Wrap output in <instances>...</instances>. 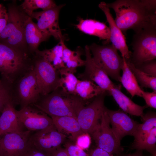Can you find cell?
I'll return each instance as SVG.
<instances>
[{"mask_svg":"<svg viewBox=\"0 0 156 156\" xmlns=\"http://www.w3.org/2000/svg\"><path fill=\"white\" fill-rule=\"evenodd\" d=\"M106 4L114 11V21L123 34L130 29L136 33L156 27V0H117Z\"/></svg>","mask_w":156,"mask_h":156,"instance_id":"6da1fadb","label":"cell"},{"mask_svg":"<svg viewBox=\"0 0 156 156\" xmlns=\"http://www.w3.org/2000/svg\"><path fill=\"white\" fill-rule=\"evenodd\" d=\"M34 54L0 43V73L3 81L12 86L34 69Z\"/></svg>","mask_w":156,"mask_h":156,"instance_id":"7a4b0ae2","label":"cell"},{"mask_svg":"<svg viewBox=\"0 0 156 156\" xmlns=\"http://www.w3.org/2000/svg\"><path fill=\"white\" fill-rule=\"evenodd\" d=\"M86 102L59 88L47 95L41 96L38 101L32 105L50 117L68 116L76 118L77 109Z\"/></svg>","mask_w":156,"mask_h":156,"instance_id":"3957f363","label":"cell"},{"mask_svg":"<svg viewBox=\"0 0 156 156\" xmlns=\"http://www.w3.org/2000/svg\"><path fill=\"white\" fill-rule=\"evenodd\" d=\"M7 10L8 18L0 36V43L30 52L25 38V24L29 16L15 1L8 5Z\"/></svg>","mask_w":156,"mask_h":156,"instance_id":"277c9868","label":"cell"},{"mask_svg":"<svg viewBox=\"0 0 156 156\" xmlns=\"http://www.w3.org/2000/svg\"><path fill=\"white\" fill-rule=\"evenodd\" d=\"M88 46L96 63L109 76L120 82L123 59L119 55L115 47L109 43L101 45L94 43Z\"/></svg>","mask_w":156,"mask_h":156,"instance_id":"5b68a950","label":"cell"},{"mask_svg":"<svg viewBox=\"0 0 156 156\" xmlns=\"http://www.w3.org/2000/svg\"><path fill=\"white\" fill-rule=\"evenodd\" d=\"M131 45L133 51L130 61L135 66L156 58V27L135 33Z\"/></svg>","mask_w":156,"mask_h":156,"instance_id":"8992f818","label":"cell"},{"mask_svg":"<svg viewBox=\"0 0 156 156\" xmlns=\"http://www.w3.org/2000/svg\"><path fill=\"white\" fill-rule=\"evenodd\" d=\"M40 96L34 69L12 85V101L20 105L21 109L36 103Z\"/></svg>","mask_w":156,"mask_h":156,"instance_id":"52a82bcc","label":"cell"},{"mask_svg":"<svg viewBox=\"0 0 156 156\" xmlns=\"http://www.w3.org/2000/svg\"><path fill=\"white\" fill-rule=\"evenodd\" d=\"M34 70L41 96L47 95L60 88L58 70L46 60L36 53L34 57Z\"/></svg>","mask_w":156,"mask_h":156,"instance_id":"ba28073f","label":"cell"},{"mask_svg":"<svg viewBox=\"0 0 156 156\" xmlns=\"http://www.w3.org/2000/svg\"><path fill=\"white\" fill-rule=\"evenodd\" d=\"M105 92L96 96L87 105H81L77 109L76 118L84 133L90 135L96 128L100 122L102 112L105 107Z\"/></svg>","mask_w":156,"mask_h":156,"instance_id":"9c48e42d","label":"cell"},{"mask_svg":"<svg viewBox=\"0 0 156 156\" xmlns=\"http://www.w3.org/2000/svg\"><path fill=\"white\" fill-rule=\"evenodd\" d=\"M91 135L97 147L109 154L118 155L122 151L120 142L117 139L110 126L105 107L102 112L99 123Z\"/></svg>","mask_w":156,"mask_h":156,"instance_id":"30bf717a","label":"cell"},{"mask_svg":"<svg viewBox=\"0 0 156 156\" xmlns=\"http://www.w3.org/2000/svg\"><path fill=\"white\" fill-rule=\"evenodd\" d=\"M64 4L56 5L49 9L40 12H34L30 16L37 21V25L39 29L49 38L53 36L60 40L64 39L59 24V16Z\"/></svg>","mask_w":156,"mask_h":156,"instance_id":"8fae6325","label":"cell"},{"mask_svg":"<svg viewBox=\"0 0 156 156\" xmlns=\"http://www.w3.org/2000/svg\"><path fill=\"white\" fill-rule=\"evenodd\" d=\"M66 138L65 135L57 131L54 125L31 134L29 141L37 149L49 155L61 146Z\"/></svg>","mask_w":156,"mask_h":156,"instance_id":"7c38bea8","label":"cell"},{"mask_svg":"<svg viewBox=\"0 0 156 156\" xmlns=\"http://www.w3.org/2000/svg\"><path fill=\"white\" fill-rule=\"evenodd\" d=\"M85 70L83 73L78 74V78L81 80L93 81L104 91L108 93L112 89L117 86L111 81L106 73L94 62L88 45L85 47Z\"/></svg>","mask_w":156,"mask_h":156,"instance_id":"4fadbf2b","label":"cell"},{"mask_svg":"<svg viewBox=\"0 0 156 156\" xmlns=\"http://www.w3.org/2000/svg\"><path fill=\"white\" fill-rule=\"evenodd\" d=\"M31 131L10 133L0 139V156H23L29 145Z\"/></svg>","mask_w":156,"mask_h":156,"instance_id":"5bb4252c","label":"cell"},{"mask_svg":"<svg viewBox=\"0 0 156 156\" xmlns=\"http://www.w3.org/2000/svg\"><path fill=\"white\" fill-rule=\"evenodd\" d=\"M16 111L18 119L28 130L39 131L54 125L50 116L33 105Z\"/></svg>","mask_w":156,"mask_h":156,"instance_id":"9a60e30c","label":"cell"},{"mask_svg":"<svg viewBox=\"0 0 156 156\" xmlns=\"http://www.w3.org/2000/svg\"><path fill=\"white\" fill-rule=\"evenodd\" d=\"M112 129L117 139L127 135L133 136L140 123L134 120L122 111L112 110L106 107Z\"/></svg>","mask_w":156,"mask_h":156,"instance_id":"2e32d148","label":"cell"},{"mask_svg":"<svg viewBox=\"0 0 156 156\" xmlns=\"http://www.w3.org/2000/svg\"><path fill=\"white\" fill-rule=\"evenodd\" d=\"M98 6L104 12L109 23L110 31V42L120 52L122 57L126 60H129L132 53L128 49L125 35L114 21L109 8L107 6L106 3L103 1L101 2Z\"/></svg>","mask_w":156,"mask_h":156,"instance_id":"e0dca14e","label":"cell"},{"mask_svg":"<svg viewBox=\"0 0 156 156\" xmlns=\"http://www.w3.org/2000/svg\"><path fill=\"white\" fill-rule=\"evenodd\" d=\"M11 100L4 106L0 116V135L19 133L24 131V126L18 119Z\"/></svg>","mask_w":156,"mask_h":156,"instance_id":"ac0fdd59","label":"cell"},{"mask_svg":"<svg viewBox=\"0 0 156 156\" xmlns=\"http://www.w3.org/2000/svg\"><path fill=\"white\" fill-rule=\"evenodd\" d=\"M79 23L75 26L80 31L90 35L96 36L103 40V44L109 43L110 29L105 24L92 19H84L79 18Z\"/></svg>","mask_w":156,"mask_h":156,"instance_id":"d6986e66","label":"cell"},{"mask_svg":"<svg viewBox=\"0 0 156 156\" xmlns=\"http://www.w3.org/2000/svg\"><path fill=\"white\" fill-rule=\"evenodd\" d=\"M57 131L75 142L77 137L84 133L76 118L68 116H51Z\"/></svg>","mask_w":156,"mask_h":156,"instance_id":"ffe728a7","label":"cell"},{"mask_svg":"<svg viewBox=\"0 0 156 156\" xmlns=\"http://www.w3.org/2000/svg\"><path fill=\"white\" fill-rule=\"evenodd\" d=\"M120 88L117 86L112 89L108 93L112 96L123 111L131 115L142 117L146 106H141L134 103L121 91Z\"/></svg>","mask_w":156,"mask_h":156,"instance_id":"44dd1931","label":"cell"},{"mask_svg":"<svg viewBox=\"0 0 156 156\" xmlns=\"http://www.w3.org/2000/svg\"><path fill=\"white\" fill-rule=\"evenodd\" d=\"M29 17L25 26V38L29 51L32 54L38 50V47L42 42L49 38L39 29L37 24Z\"/></svg>","mask_w":156,"mask_h":156,"instance_id":"7402d4cb","label":"cell"},{"mask_svg":"<svg viewBox=\"0 0 156 156\" xmlns=\"http://www.w3.org/2000/svg\"><path fill=\"white\" fill-rule=\"evenodd\" d=\"M122 58L123 61L121 69L122 74L120 77V82L132 97L135 96L142 97L141 92L142 90L139 86L125 59Z\"/></svg>","mask_w":156,"mask_h":156,"instance_id":"603a6c76","label":"cell"},{"mask_svg":"<svg viewBox=\"0 0 156 156\" xmlns=\"http://www.w3.org/2000/svg\"><path fill=\"white\" fill-rule=\"evenodd\" d=\"M61 40L54 47L49 49L40 51L38 50L35 53L43 57L49 62L56 70L66 67L62 60L63 43Z\"/></svg>","mask_w":156,"mask_h":156,"instance_id":"cb8c5ba5","label":"cell"},{"mask_svg":"<svg viewBox=\"0 0 156 156\" xmlns=\"http://www.w3.org/2000/svg\"><path fill=\"white\" fill-rule=\"evenodd\" d=\"M105 92L92 81L79 80L75 90V95L83 101L94 98Z\"/></svg>","mask_w":156,"mask_h":156,"instance_id":"d4e9b609","label":"cell"},{"mask_svg":"<svg viewBox=\"0 0 156 156\" xmlns=\"http://www.w3.org/2000/svg\"><path fill=\"white\" fill-rule=\"evenodd\" d=\"M143 120L133 135L134 140L131 148L137 145L144 138L151 130L156 127V114L155 112H150L142 117Z\"/></svg>","mask_w":156,"mask_h":156,"instance_id":"484cf974","label":"cell"},{"mask_svg":"<svg viewBox=\"0 0 156 156\" xmlns=\"http://www.w3.org/2000/svg\"><path fill=\"white\" fill-rule=\"evenodd\" d=\"M58 71L60 76V88L68 93L75 95V88L79 80L74 75L75 73L66 67L62 68Z\"/></svg>","mask_w":156,"mask_h":156,"instance_id":"4316f807","label":"cell"},{"mask_svg":"<svg viewBox=\"0 0 156 156\" xmlns=\"http://www.w3.org/2000/svg\"><path fill=\"white\" fill-rule=\"evenodd\" d=\"M81 55L80 49L72 51L67 47L64 42H63L62 59L67 68L76 73L77 67L84 66L85 60L81 58Z\"/></svg>","mask_w":156,"mask_h":156,"instance_id":"83f0119b","label":"cell"},{"mask_svg":"<svg viewBox=\"0 0 156 156\" xmlns=\"http://www.w3.org/2000/svg\"><path fill=\"white\" fill-rule=\"evenodd\" d=\"M56 5L55 1L52 0H25L20 6L30 16L34 11L37 9H41L45 10Z\"/></svg>","mask_w":156,"mask_h":156,"instance_id":"f1b7e54d","label":"cell"},{"mask_svg":"<svg viewBox=\"0 0 156 156\" xmlns=\"http://www.w3.org/2000/svg\"><path fill=\"white\" fill-rule=\"evenodd\" d=\"M138 83L141 87L149 88L156 92V77L150 76L136 68L129 60H126Z\"/></svg>","mask_w":156,"mask_h":156,"instance_id":"f546056e","label":"cell"},{"mask_svg":"<svg viewBox=\"0 0 156 156\" xmlns=\"http://www.w3.org/2000/svg\"><path fill=\"white\" fill-rule=\"evenodd\" d=\"M156 127H154L142 140L132 147L136 150H146L151 154L156 151Z\"/></svg>","mask_w":156,"mask_h":156,"instance_id":"4dcf8cb0","label":"cell"},{"mask_svg":"<svg viewBox=\"0 0 156 156\" xmlns=\"http://www.w3.org/2000/svg\"><path fill=\"white\" fill-rule=\"evenodd\" d=\"M11 100L12 86L2 80L0 84V111L1 112L5 105Z\"/></svg>","mask_w":156,"mask_h":156,"instance_id":"1f68e13d","label":"cell"},{"mask_svg":"<svg viewBox=\"0 0 156 156\" xmlns=\"http://www.w3.org/2000/svg\"><path fill=\"white\" fill-rule=\"evenodd\" d=\"M64 143V148L69 156H88V153L75 144L69 141H66Z\"/></svg>","mask_w":156,"mask_h":156,"instance_id":"d6a6232c","label":"cell"},{"mask_svg":"<svg viewBox=\"0 0 156 156\" xmlns=\"http://www.w3.org/2000/svg\"><path fill=\"white\" fill-rule=\"evenodd\" d=\"M135 67L148 75L156 77V61L155 60L145 62Z\"/></svg>","mask_w":156,"mask_h":156,"instance_id":"836d02e7","label":"cell"},{"mask_svg":"<svg viewBox=\"0 0 156 156\" xmlns=\"http://www.w3.org/2000/svg\"><path fill=\"white\" fill-rule=\"evenodd\" d=\"M75 144L81 149L84 150L89 148L91 144L90 134L83 133L77 137L75 141Z\"/></svg>","mask_w":156,"mask_h":156,"instance_id":"e575fe53","label":"cell"},{"mask_svg":"<svg viewBox=\"0 0 156 156\" xmlns=\"http://www.w3.org/2000/svg\"><path fill=\"white\" fill-rule=\"evenodd\" d=\"M142 97L144 100L146 105L156 109V92H145L143 90L141 92Z\"/></svg>","mask_w":156,"mask_h":156,"instance_id":"d590c367","label":"cell"},{"mask_svg":"<svg viewBox=\"0 0 156 156\" xmlns=\"http://www.w3.org/2000/svg\"><path fill=\"white\" fill-rule=\"evenodd\" d=\"M8 18V10L2 4H0V36L5 28Z\"/></svg>","mask_w":156,"mask_h":156,"instance_id":"8d00e7d4","label":"cell"},{"mask_svg":"<svg viewBox=\"0 0 156 156\" xmlns=\"http://www.w3.org/2000/svg\"><path fill=\"white\" fill-rule=\"evenodd\" d=\"M29 145L26 152L23 156H49L47 154L39 150L29 141Z\"/></svg>","mask_w":156,"mask_h":156,"instance_id":"74e56055","label":"cell"},{"mask_svg":"<svg viewBox=\"0 0 156 156\" xmlns=\"http://www.w3.org/2000/svg\"><path fill=\"white\" fill-rule=\"evenodd\" d=\"M88 154V156H114L98 147L91 150Z\"/></svg>","mask_w":156,"mask_h":156,"instance_id":"f35d334b","label":"cell"},{"mask_svg":"<svg viewBox=\"0 0 156 156\" xmlns=\"http://www.w3.org/2000/svg\"><path fill=\"white\" fill-rule=\"evenodd\" d=\"M49 156H69L64 148L61 146L54 151Z\"/></svg>","mask_w":156,"mask_h":156,"instance_id":"ab89813d","label":"cell"},{"mask_svg":"<svg viewBox=\"0 0 156 156\" xmlns=\"http://www.w3.org/2000/svg\"><path fill=\"white\" fill-rule=\"evenodd\" d=\"M116 156H143L142 151L137 150L135 152L124 155H116Z\"/></svg>","mask_w":156,"mask_h":156,"instance_id":"60d3db41","label":"cell"},{"mask_svg":"<svg viewBox=\"0 0 156 156\" xmlns=\"http://www.w3.org/2000/svg\"><path fill=\"white\" fill-rule=\"evenodd\" d=\"M151 154V155L150 156H156V152H154Z\"/></svg>","mask_w":156,"mask_h":156,"instance_id":"b9f144b4","label":"cell"},{"mask_svg":"<svg viewBox=\"0 0 156 156\" xmlns=\"http://www.w3.org/2000/svg\"><path fill=\"white\" fill-rule=\"evenodd\" d=\"M2 83V80L0 79V84Z\"/></svg>","mask_w":156,"mask_h":156,"instance_id":"7bdbcfd3","label":"cell"},{"mask_svg":"<svg viewBox=\"0 0 156 156\" xmlns=\"http://www.w3.org/2000/svg\"><path fill=\"white\" fill-rule=\"evenodd\" d=\"M1 135H0V138H0V137H1Z\"/></svg>","mask_w":156,"mask_h":156,"instance_id":"ee69618b","label":"cell"}]
</instances>
